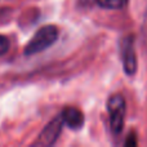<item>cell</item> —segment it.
Listing matches in <instances>:
<instances>
[{
    "instance_id": "obj_1",
    "label": "cell",
    "mask_w": 147,
    "mask_h": 147,
    "mask_svg": "<svg viewBox=\"0 0 147 147\" xmlns=\"http://www.w3.org/2000/svg\"><path fill=\"white\" fill-rule=\"evenodd\" d=\"M58 39V28L53 25H48L41 27L35 32L30 41L27 43L25 48L26 56H32V54H38L40 52L48 49L52 47Z\"/></svg>"
},
{
    "instance_id": "obj_2",
    "label": "cell",
    "mask_w": 147,
    "mask_h": 147,
    "mask_svg": "<svg viewBox=\"0 0 147 147\" xmlns=\"http://www.w3.org/2000/svg\"><path fill=\"white\" fill-rule=\"evenodd\" d=\"M106 106L110 115V128L114 134H120L124 128L125 112H127L124 97L121 94H112L107 99Z\"/></svg>"
},
{
    "instance_id": "obj_3",
    "label": "cell",
    "mask_w": 147,
    "mask_h": 147,
    "mask_svg": "<svg viewBox=\"0 0 147 147\" xmlns=\"http://www.w3.org/2000/svg\"><path fill=\"white\" fill-rule=\"evenodd\" d=\"M121 59L123 67L127 75L133 76L137 72V54L134 48V36L128 35L121 41Z\"/></svg>"
},
{
    "instance_id": "obj_4",
    "label": "cell",
    "mask_w": 147,
    "mask_h": 147,
    "mask_svg": "<svg viewBox=\"0 0 147 147\" xmlns=\"http://www.w3.org/2000/svg\"><path fill=\"white\" fill-rule=\"evenodd\" d=\"M62 127H63V121H62L61 115L54 117L53 120L48 123L39 134L38 140L34 142L35 146H52L57 142L59 134L62 132Z\"/></svg>"
},
{
    "instance_id": "obj_5",
    "label": "cell",
    "mask_w": 147,
    "mask_h": 147,
    "mask_svg": "<svg viewBox=\"0 0 147 147\" xmlns=\"http://www.w3.org/2000/svg\"><path fill=\"white\" fill-rule=\"evenodd\" d=\"M63 125L72 130H79L83 128L84 123H85V117L84 114L76 107H66L61 114Z\"/></svg>"
},
{
    "instance_id": "obj_6",
    "label": "cell",
    "mask_w": 147,
    "mask_h": 147,
    "mask_svg": "<svg viewBox=\"0 0 147 147\" xmlns=\"http://www.w3.org/2000/svg\"><path fill=\"white\" fill-rule=\"evenodd\" d=\"M97 4L103 9L120 10L124 9L128 4V0H97Z\"/></svg>"
},
{
    "instance_id": "obj_7",
    "label": "cell",
    "mask_w": 147,
    "mask_h": 147,
    "mask_svg": "<svg viewBox=\"0 0 147 147\" xmlns=\"http://www.w3.org/2000/svg\"><path fill=\"white\" fill-rule=\"evenodd\" d=\"M8 51H9V40L7 36L0 35V56L5 54Z\"/></svg>"
},
{
    "instance_id": "obj_8",
    "label": "cell",
    "mask_w": 147,
    "mask_h": 147,
    "mask_svg": "<svg viewBox=\"0 0 147 147\" xmlns=\"http://www.w3.org/2000/svg\"><path fill=\"white\" fill-rule=\"evenodd\" d=\"M125 145H127V146H136V145H137V141L134 140V137H133V136H130V137H128V140L125 141Z\"/></svg>"
}]
</instances>
